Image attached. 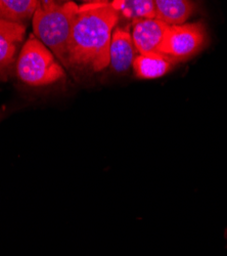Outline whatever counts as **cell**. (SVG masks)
Returning a JSON list of instances; mask_svg holds the SVG:
<instances>
[{"label": "cell", "instance_id": "6da1fadb", "mask_svg": "<svg viewBox=\"0 0 227 256\" xmlns=\"http://www.w3.org/2000/svg\"><path fill=\"white\" fill-rule=\"evenodd\" d=\"M120 14L111 2H96L79 6L71 34L69 67L101 71L110 64V46Z\"/></svg>", "mask_w": 227, "mask_h": 256}, {"label": "cell", "instance_id": "7a4b0ae2", "mask_svg": "<svg viewBox=\"0 0 227 256\" xmlns=\"http://www.w3.org/2000/svg\"><path fill=\"white\" fill-rule=\"evenodd\" d=\"M79 6L73 2H39L32 18L34 35L69 67V46Z\"/></svg>", "mask_w": 227, "mask_h": 256}, {"label": "cell", "instance_id": "3957f363", "mask_svg": "<svg viewBox=\"0 0 227 256\" xmlns=\"http://www.w3.org/2000/svg\"><path fill=\"white\" fill-rule=\"evenodd\" d=\"M16 74L31 86H42L65 76L54 54L35 35H30L16 60Z\"/></svg>", "mask_w": 227, "mask_h": 256}, {"label": "cell", "instance_id": "277c9868", "mask_svg": "<svg viewBox=\"0 0 227 256\" xmlns=\"http://www.w3.org/2000/svg\"><path fill=\"white\" fill-rule=\"evenodd\" d=\"M206 38L202 23L169 26L160 48V54L172 60H183L196 54Z\"/></svg>", "mask_w": 227, "mask_h": 256}, {"label": "cell", "instance_id": "5b68a950", "mask_svg": "<svg viewBox=\"0 0 227 256\" xmlns=\"http://www.w3.org/2000/svg\"><path fill=\"white\" fill-rule=\"evenodd\" d=\"M168 27L157 18L134 20L132 39L139 54H160Z\"/></svg>", "mask_w": 227, "mask_h": 256}, {"label": "cell", "instance_id": "8992f818", "mask_svg": "<svg viewBox=\"0 0 227 256\" xmlns=\"http://www.w3.org/2000/svg\"><path fill=\"white\" fill-rule=\"evenodd\" d=\"M25 32L24 24L0 20V75H3L13 62Z\"/></svg>", "mask_w": 227, "mask_h": 256}, {"label": "cell", "instance_id": "52a82bcc", "mask_svg": "<svg viewBox=\"0 0 227 256\" xmlns=\"http://www.w3.org/2000/svg\"><path fill=\"white\" fill-rule=\"evenodd\" d=\"M135 50L130 32L124 28H116L112 35L110 46L112 68L119 73L127 71L135 58Z\"/></svg>", "mask_w": 227, "mask_h": 256}, {"label": "cell", "instance_id": "ba28073f", "mask_svg": "<svg viewBox=\"0 0 227 256\" xmlns=\"http://www.w3.org/2000/svg\"><path fill=\"white\" fill-rule=\"evenodd\" d=\"M156 18L168 26L182 25L195 10V4L188 0H156Z\"/></svg>", "mask_w": 227, "mask_h": 256}, {"label": "cell", "instance_id": "9c48e42d", "mask_svg": "<svg viewBox=\"0 0 227 256\" xmlns=\"http://www.w3.org/2000/svg\"><path fill=\"white\" fill-rule=\"evenodd\" d=\"M172 58L162 54H138L133 60V70L137 77L155 79L168 73L172 67Z\"/></svg>", "mask_w": 227, "mask_h": 256}, {"label": "cell", "instance_id": "30bf717a", "mask_svg": "<svg viewBox=\"0 0 227 256\" xmlns=\"http://www.w3.org/2000/svg\"><path fill=\"white\" fill-rule=\"evenodd\" d=\"M38 4L36 0H0V20L23 24L33 18Z\"/></svg>", "mask_w": 227, "mask_h": 256}, {"label": "cell", "instance_id": "8fae6325", "mask_svg": "<svg viewBox=\"0 0 227 256\" xmlns=\"http://www.w3.org/2000/svg\"><path fill=\"white\" fill-rule=\"evenodd\" d=\"M113 8L126 18L134 20L156 18L155 2L152 0H115Z\"/></svg>", "mask_w": 227, "mask_h": 256}, {"label": "cell", "instance_id": "7c38bea8", "mask_svg": "<svg viewBox=\"0 0 227 256\" xmlns=\"http://www.w3.org/2000/svg\"><path fill=\"white\" fill-rule=\"evenodd\" d=\"M0 117H1V115H0Z\"/></svg>", "mask_w": 227, "mask_h": 256}]
</instances>
